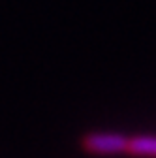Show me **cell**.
Returning <instances> with one entry per match:
<instances>
[{"label": "cell", "mask_w": 156, "mask_h": 158, "mask_svg": "<svg viewBox=\"0 0 156 158\" xmlns=\"http://www.w3.org/2000/svg\"><path fill=\"white\" fill-rule=\"evenodd\" d=\"M126 145L128 137L115 132H94L83 139V149L96 156H115L126 152Z\"/></svg>", "instance_id": "6da1fadb"}, {"label": "cell", "mask_w": 156, "mask_h": 158, "mask_svg": "<svg viewBox=\"0 0 156 158\" xmlns=\"http://www.w3.org/2000/svg\"><path fill=\"white\" fill-rule=\"evenodd\" d=\"M126 152L138 158H156V135H135L128 139Z\"/></svg>", "instance_id": "7a4b0ae2"}]
</instances>
